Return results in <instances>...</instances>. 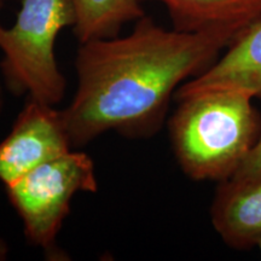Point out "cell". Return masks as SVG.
I'll return each instance as SVG.
<instances>
[{
  "label": "cell",
  "mask_w": 261,
  "mask_h": 261,
  "mask_svg": "<svg viewBox=\"0 0 261 261\" xmlns=\"http://www.w3.org/2000/svg\"><path fill=\"white\" fill-rule=\"evenodd\" d=\"M237 33L166 29L143 16L125 37L80 44L76 92L62 109L73 148L108 132L132 140L154 137L177 90L214 63Z\"/></svg>",
  "instance_id": "1"
},
{
  "label": "cell",
  "mask_w": 261,
  "mask_h": 261,
  "mask_svg": "<svg viewBox=\"0 0 261 261\" xmlns=\"http://www.w3.org/2000/svg\"><path fill=\"white\" fill-rule=\"evenodd\" d=\"M175 100L168 132L182 173L196 181L232 178L261 135L253 97L241 91L212 90Z\"/></svg>",
  "instance_id": "2"
},
{
  "label": "cell",
  "mask_w": 261,
  "mask_h": 261,
  "mask_svg": "<svg viewBox=\"0 0 261 261\" xmlns=\"http://www.w3.org/2000/svg\"><path fill=\"white\" fill-rule=\"evenodd\" d=\"M70 0H22L15 23H0V74L5 89L57 106L67 92V79L56 58L60 33L73 27Z\"/></svg>",
  "instance_id": "3"
},
{
  "label": "cell",
  "mask_w": 261,
  "mask_h": 261,
  "mask_svg": "<svg viewBox=\"0 0 261 261\" xmlns=\"http://www.w3.org/2000/svg\"><path fill=\"white\" fill-rule=\"evenodd\" d=\"M97 190L93 159L77 149L39 166L5 187L27 241L51 260L67 259L57 238L69 215L74 196Z\"/></svg>",
  "instance_id": "4"
},
{
  "label": "cell",
  "mask_w": 261,
  "mask_h": 261,
  "mask_svg": "<svg viewBox=\"0 0 261 261\" xmlns=\"http://www.w3.org/2000/svg\"><path fill=\"white\" fill-rule=\"evenodd\" d=\"M73 149L62 109L27 97L10 133L0 142V181L8 187Z\"/></svg>",
  "instance_id": "5"
},
{
  "label": "cell",
  "mask_w": 261,
  "mask_h": 261,
  "mask_svg": "<svg viewBox=\"0 0 261 261\" xmlns=\"http://www.w3.org/2000/svg\"><path fill=\"white\" fill-rule=\"evenodd\" d=\"M212 90L241 91L261 98V16L241 29L203 73L182 84L174 98Z\"/></svg>",
  "instance_id": "6"
},
{
  "label": "cell",
  "mask_w": 261,
  "mask_h": 261,
  "mask_svg": "<svg viewBox=\"0 0 261 261\" xmlns=\"http://www.w3.org/2000/svg\"><path fill=\"white\" fill-rule=\"evenodd\" d=\"M211 221L233 249H249L261 241V180L220 181L211 204Z\"/></svg>",
  "instance_id": "7"
},
{
  "label": "cell",
  "mask_w": 261,
  "mask_h": 261,
  "mask_svg": "<svg viewBox=\"0 0 261 261\" xmlns=\"http://www.w3.org/2000/svg\"><path fill=\"white\" fill-rule=\"evenodd\" d=\"M148 2V0H140ZM165 5L173 28L181 32L234 29L261 16V0H152Z\"/></svg>",
  "instance_id": "8"
},
{
  "label": "cell",
  "mask_w": 261,
  "mask_h": 261,
  "mask_svg": "<svg viewBox=\"0 0 261 261\" xmlns=\"http://www.w3.org/2000/svg\"><path fill=\"white\" fill-rule=\"evenodd\" d=\"M73 33L79 44L117 37L129 22L145 16L140 0H70Z\"/></svg>",
  "instance_id": "9"
},
{
  "label": "cell",
  "mask_w": 261,
  "mask_h": 261,
  "mask_svg": "<svg viewBox=\"0 0 261 261\" xmlns=\"http://www.w3.org/2000/svg\"><path fill=\"white\" fill-rule=\"evenodd\" d=\"M230 179L241 181L261 180V135L242 165Z\"/></svg>",
  "instance_id": "10"
},
{
  "label": "cell",
  "mask_w": 261,
  "mask_h": 261,
  "mask_svg": "<svg viewBox=\"0 0 261 261\" xmlns=\"http://www.w3.org/2000/svg\"><path fill=\"white\" fill-rule=\"evenodd\" d=\"M10 247L3 237H0V261H5L9 257Z\"/></svg>",
  "instance_id": "11"
},
{
  "label": "cell",
  "mask_w": 261,
  "mask_h": 261,
  "mask_svg": "<svg viewBox=\"0 0 261 261\" xmlns=\"http://www.w3.org/2000/svg\"><path fill=\"white\" fill-rule=\"evenodd\" d=\"M5 85L4 81H3L2 74H0V115H2L3 110H4L5 106Z\"/></svg>",
  "instance_id": "12"
},
{
  "label": "cell",
  "mask_w": 261,
  "mask_h": 261,
  "mask_svg": "<svg viewBox=\"0 0 261 261\" xmlns=\"http://www.w3.org/2000/svg\"><path fill=\"white\" fill-rule=\"evenodd\" d=\"M4 8V0H0V10Z\"/></svg>",
  "instance_id": "13"
},
{
  "label": "cell",
  "mask_w": 261,
  "mask_h": 261,
  "mask_svg": "<svg viewBox=\"0 0 261 261\" xmlns=\"http://www.w3.org/2000/svg\"><path fill=\"white\" fill-rule=\"evenodd\" d=\"M257 249H259V252H260V255H261V241L259 242V244H257Z\"/></svg>",
  "instance_id": "14"
}]
</instances>
